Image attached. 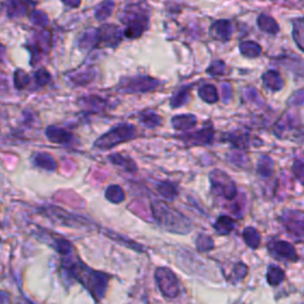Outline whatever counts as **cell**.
<instances>
[{
    "mask_svg": "<svg viewBox=\"0 0 304 304\" xmlns=\"http://www.w3.org/2000/svg\"><path fill=\"white\" fill-rule=\"evenodd\" d=\"M105 197L112 202V204L119 205L125 200V193L120 186H118V184H111L105 190Z\"/></svg>",
    "mask_w": 304,
    "mask_h": 304,
    "instance_id": "20",
    "label": "cell"
},
{
    "mask_svg": "<svg viewBox=\"0 0 304 304\" xmlns=\"http://www.w3.org/2000/svg\"><path fill=\"white\" fill-rule=\"evenodd\" d=\"M235 228V221L228 215L219 216L214 223V230L220 235H227Z\"/></svg>",
    "mask_w": 304,
    "mask_h": 304,
    "instance_id": "16",
    "label": "cell"
},
{
    "mask_svg": "<svg viewBox=\"0 0 304 304\" xmlns=\"http://www.w3.org/2000/svg\"><path fill=\"white\" fill-rule=\"evenodd\" d=\"M197 124V119L195 115L191 114H183L177 115L172 119V126L177 131H188V130L193 129Z\"/></svg>",
    "mask_w": 304,
    "mask_h": 304,
    "instance_id": "14",
    "label": "cell"
},
{
    "mask_svg": "<svg viewBox=\"0 0 304 304\" xmlns=\"http://www.w3.org/2000/svg\"><path fill=\"white\" fill-rule=\"evenodd\" d=\"M292 171H294L295 176L297 177L299 182H303V173H304V164L302 159H296L292 166Z\"/></svg>",
    "mask_w": 304,
    "mask_h": 304,
    "instance_id": "30",
    "label": "cell"
},
{
    "mask_svg": "<svg viewBox=\"0 0 304 304\" xmlns=\"http://www.w3.org/2000/svg\"><path fill=\"white\" fill-rule=\"evenodd\" d=\"M34 163L36 166H38V168L43 170H46V171H54L57 168L55 158L52 155L45 154V152H38V154H36L34 157Z\"/></svg>",
    "mask_w": 304,
    "mask_h": 304,
    "instance_id": "15",
    "label": "cell"
},
{
    "mask_svg": "<svg viewBox=\"0 0 304 304\" xmlns=\"http://www.w3.org/2000/svg\"><path fill=\"white\" fill-rule=\"evenodd\" d=\"M140 122L147 129H155L162 124V118L155 112H144L140 114Z\"/></svg>",
    "mask_w": 304,
    "mask_h": 304,
    "instance_id": "24",
    "label": "cell"
},
{
    "mask_svg": "<svg viewBox=\"0 0 304 304\" xmlns=\"http://www.w3.org/2000/svg\"><path fill=\"white\" fill-rule=\"evenodd\" d=\"M200 95L202 99L207 101V103L213 104L215 103V101H218V94H216V90L212 85H207L204 87V88H201Z\"/></svg>",
    "mask_w": 304,
    "mask_h": 304,
    "instance_id": "28",
    "label": "cell"
},
{
    "mask_svg": "<svg viewBox=\"0 0 304 304\" xmlns=\"http://www.w3.org/2000/svg\"><path fill=\"white\" fill-rule=\"evenodd\" d=\"M156 189L162 195L165 200L173 201L179 195V190H177L176 186L169 181H163V182H159L157 186H156Z\"/></svg>",
    "mask_w": 304,
    "mask_h": 304,
    "instance_id": "18",
    "label": "cell"
},
{
    "mask_svg": "<svg viewBox=\"0 0 304 304\" xmlns=\"http://www.w3.org/2000/svg\"><path fill=\"white\" fill-rule=\"evenodd\" d=\"M282 222L288 234L302 242L303 233H304V220L303 213L301 211H287L282 216Z\"/></svg>",
    "mask_w": 304,
    "mask_h": 304,
    "instance_id": "6",
    "label": "cell"
},
{
    "mask_svg": "<svg viewBox=\"0 0 304 304\" xmlns=\"http://www.w3.org/2000/svg\"><path fill=\"white\" fill-rule=\"evenodd\" d=\"M152 218L162 228L176 234H187L191 231L190 220L182 213L170 207L165 202L155 200L151 202Z\"/></svg>",
    "mask_w": 304,
    "mask_h": 304,
    "instance_id": "2",
    "label": "cell"
},
{
    "mask_svg": "<svg viewBox=\"0 0 304 304\" xmlns=\"http://www.w3.org/2000/svg\"><path fill=\"white\" fill-rule=\"evenodd\" d=\"M21 304H35V303H32V302H30V301H24Z\"/></svg>",
    "mask_w": 304,
    "mask_h": 304,
    "instance_id": "35",
    "label": "cell"
},
{
    "mask_svg": "<svg viewBox=\"0 0 304 304\" xmlns=\"http://www.w3.org/2000/svg\"><path fill=\"white\" fill-rule=\"evenodd\" d=\"M242 238H244L245 244L252 249L258 248L260 241H262L260 233L255 227H246L245 230L242 231Z\"/></svg>",
    "mask_w": 304,
    "mask_h": 304,
    "instance_id": "19",
    "label": "cell"
},
{
    "mask_svg": "<svg viewBox=\"0 0 304 304\" xmlns=\"http://www.w3.org/2000/svg\"><path fill=\"white\" fill-rule=\"evenodd\" d=\"M64 4H67V5H70V6H78L79 4L74 2V0H63Z\"/></svg>",
    "mask_w": 304,
    "mask_h": 304,
    "instance_id": "33",
    "label": "cell"
},
{
    "mask_svg": "<svg viewBox=\"0 0 304 304\" xmlns=\"http://www.w3.org/2000/svg\"><path fill=\"white\" fill-rule=\"evenodd\" d=\"M45 135L52 143L60 144V145H70L75 142V137L67 130L56 128V126H49L46 129Z\"/></svg>",
    "mask_w": 304,
    "mask_h": 304,
    "instance_id": "11",
    "label": "cell"
},
{
    "mask_svg": "<svg viewBox=\"0 0 304 304\" xmlns=\"http://www.w3.org/2000/svg\"><path fill=\"white\" fill-rule=\"evenodd\" d=\"M247 271H248V267L246 266L244 263H238L237 265L234 266L233 272H232L230 280L232 282H234V283L240 282L244 280L246 276H247Z\"/></svg>",
    "mask_w": 304,
    "mask_h": 304,
    "instance_id": "27",
    "label": "cell"
},
{
    "mask_svg": "<svg viewBox=\"0 0 304 304\" xmlns=\"http://www.w3.org/2000/svg\"><path fill=\"white\" fill-rule=\"evenodd\" d=\"M180 138L190 145H209L214 138V130L212 128H205L200 131L184 135Z\"/></svg>",
    "mask_w": 304,
    "mask_h": 304,
    "instance_id": "10",
    "label": "cell"
},
{
    "mask_svg": "<svg viewBox=\"0 0 304 304\" xmlns=\"http://www.w3.org/2000/svg\"><path fill=\"white\" fill-rule=\"evenodd\" d=\"M13 82H14V86H16V88L24 89L25 87H28L29 83H30V78H29V75L25 73L24 70L18 69L14 71Z\"/></svg>",
    "mask_w": 304,
    "mask_h": 304,
    "instance_id": "26",
    "label": "cell"
},
{
    "mask_svg": "<svg viewBox=\"0 0 304 304\" xmlns=\"http://www.w3.org/2000/svg\"><path fill=\"white\" fill-rule=\"evenodd\" d=\"M54 246H55L56 251L61 253L62 256L67 257L71 255V252H73V245L68 240H66V239H54Z\"/></svg>",
    "mask_w": 304,
    "mask_h": 304,
    "instance_id": "25",
    "label": "cell"
},
{
    "mask_svg": "<svg viewBox=\"0 0 304 304\" xmlns=\"http://www.w3.org/2000/svg\"><path fill=\"white\" fill-rule=\"evenodd\" d=\"M257 172L264 179L272 176L274 172V162L269 156H262L257 164Z\"/></svg>",
    "mask_w": 304,
    "mask_h": 304,
    "instance_id": "17",
    "label": "cell"
},
{
    "mask_svg": "<svg viewBox=\"0 0 304 304\" xmlns=\"http://www.w3.org/2000/svg\"><path fill=\"white\" fill-rule=\"evenodd\" d=\"M227 140L232 144V146L235 147V149H246L248 146L249 138L248 135L246 132H240L235 131L233 133H230L227 136Z\"/></svg>",
    "mask_w": 304,
    "mask_h": 304,
    "instance_id": "21",
    "label": "cell"
},
{
    "mask_svg": "<svg viewBox=\"0 0 304 304\" xmlns=\"http://www.w3.org/2000/svg\"><path fill=\"white\" fill-rule=\"evenodd\" d=\"M48 211V214L53 220H55L57 222H61V225L68 226V227H86L87 220L83 219L82 216H75L71 213L64 212L60 208L52 207Z\"/></svg>",
    "mask_w": 304,
    "mask_h": 304,
    "instance_id": "8",
    "label": "cell"
},
{
    "mask_svg": "<svg viewBox=\"0 0 304 304\" xmlns=\"http://www.w3.org/2000/svg\"><path fill=\"white\" fill-rule=\"evenodd\" d=\"M267 249L270 255L274 258L290 260V262H297L298 256L295 246L290 242L284 240H272L267 244Z\"/></svg>",
    "mask_w": 304,
    "mask_h": 304,
    "instance_id": "7",
    "label": "cell"
},
{
    "mask_svg": "<svg viewBox=\"0 0 304 304\" xmlns=\"http://www.w3.org/2000/svg\"><path fill=\"white\" fill-rule=\"evenodd\" d=\"M158 82L149 78H135L122 80L121 88L125 92H147L157 87Z\"/></svg>",
    "mask_w": 304,
    "mask_h": 304,
    "instance_id": "9",
    "label": "cell"
},
{
    "mask_svg": "<svg viewBox=\"0 0 304 304\" xmlns=\"http://www.w3.org/2000/svg\"><path fill=\"white\" fill-rule=\"evenodd\" d=\"M62 262L64 270L80 284H82L96 302H100L105 297L110 282V276L107 273L90 269L81 260L70 258V255L67 256V258Z\"/></svg>",
    "mask_w": 304,
    "mask_h": 304,
    "instance_id": "1",
    "label": "cell"
},
{
    "mask_svg": "<svg viewBox=\"0 0 304 304\" xmlns=\"http://www.w3.org/2000/svg\"><path fill=\"white\" fill-rule=\"evenodd\" d=\"M209 181L212 184V190L216 196L226 201H233L238 196V188L234 181L222 170H213L209 173Z\"/></svg>",
    "mask_w": 304,
    "mask_h": 304,
    "instance_id": "4",
    "label": "cell"
},
{
    "mask_svg": "<svg viewBox=\"0 0 304 304\" xmlns=\"http://www.w3.org/2000/svg\"><path fill=\"white\" fill-rule=\"evenodd\" d=\"M35 79H36V82H37L39 86H44V85H46V83L49 82L50 75H49V73L46 70L41 69V70H38L37 73L35 74Z\"/></svg>",
    "mask_w": 304,
    "mask_h": 304,
    "instance_id": "31",
    "label": "cell"
},
{
    "mask_svg": "<svg viewBox=\"0 0 304 304\" xmlns=\"http://www.w3.org/2000/svg\"><path fill=\"white\" fill-rule=\"evenodd\" d=\"M108 161H110L112 164L119 166V168L124 169L126 172H136L137 171V164L136 162L133 161L131 157L129 156H124L121 154H113L108 156Z\"/></svg>",
    "mask_w": 304,
    "mask_h": 304,
    "instance_id": "13",
    "label": "cell"
},
{
    "mask_svg": "<svg viewBox=\"0 0 304 304\" xmlns=\"http://www.w3.org/2000/svg\"><path fill=\"white\" fill-rule=\"evenodd\" d=\"M156 284L161 294L166 298H175L180 295L179 278L169 267H158L155 272Z\"/></svg>",
    "mask_w": 304,
    "mask_h": 304,
    "instance_id": "5",
    "label": "cell"
},
{
    "mask_svg": "<svg viewBox=\"0 0 304 304\" xmlns=\"http://www.w3.org/2000/svg\"><path fill=\"white\" fill-rule=\"evenodd\" d=\"M32 5H34V3L31 0H9V3H7V14L11 18L25 16Z\"/></svg>",
    "mask_w": 304,
    "mask_h": 304,
    "instance_id": "12",
    "label": "cell"
},
{
    "mask_svg": "<svg viewBox=\"0 0 304 304\" xmlns=\"http://www.w3.org/2000/svg\"><path fill=\"white\" fill-rule=\"evenodd\" d=\"M266 280H267V283L272 285V287L280 285L283 283V281L285 280L284 271L277 265H270L266 272Z\"/></svg>",
    "mask_w": 304,
    "mask_h": 304,
    "instance_id": "22",
    "label": "cell"
},
{
    "mask_svg": "<svg viewBox=\"0 0 304 304\" xmlns=\"http://www.w3.org/2000/svg\"><path fill=\"white\" fill-rule=\"evenodd\" d=\"M135 136V126L130 124L117 125L115 128L101 136L99 139H96L95 143H94V147L100 150H110L112 147L119 145V144L133 139Z\"/></svg>",
    "mask_w": 304,
    "mask_h": 304,
    "instance_id": "3",
    "label": "cell"
},
{
    "mask_svg": "<svg viewBox=\"0 0 304 304\" xmlns=\"http://www.w3.org/2000/svg\"><path fill=\"white\" fill-rule=\"evenodd\" d=\"M4 54H5V49H4V46L2 44H0V61L3 60Z\"/></svg>",
    "mask_w": 304,
    "mask_h": 304,
    "instance_id": "34",
    "label": "cell"
},
{
    "mask_svg": "<svg viewBox=\"0 0 304 304\" xmlns=\"http://www.w3.org/2000/svg\"><path fill=\"white\" fill-rule=\"evenodd\" d=\"M195 244H196V248L198 252H209L215 247L213 238L205 233H200L197 235L196 240H195Z\"/></svg>",
    "mask_w": 304,
    "mask_h": 304,
    "instance_id": "23",
    "label": "cell"
},
{
    "mask_svg": "<svg viewBox=\"0 0 304 304\" xmlns=\"http://www.w3.org/2000/svg\"><path fill=\"white\" fill-rule=\"evenodd\" d=\"M10 302V295L5 291L0 290V304H7Z\"/></svg>",
    "mask_w": 304,
    "mask_h": 304,
    "instance_id": "32",
    "label": "cell"
},
{
    "mask_svg": "<svg viewBox=\"0 0 304 304\" xmlns=\"http://www.w3.org/2000/svg\"><path fill=\"white\" fill-rule=\"evenodd\" d=\"M31 21L38 27H44L48 24V17L41 11H34V13L31 14Z\"/></svg>",
    "mask_w": 304,
    "mask_h": 304,
    "instance_id": "29",
    "label": "cell"
}]
</instances>
